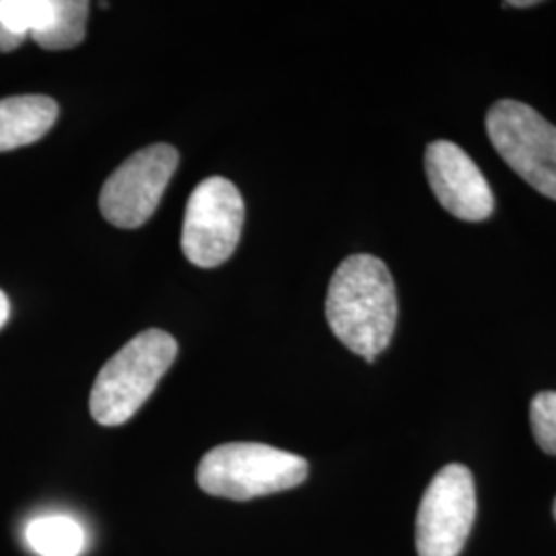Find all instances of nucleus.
<instances>
[{
    "instance_id": "1",
    "label": "nucleus",
    "mask_w": 556,
    "mask_h": 556,
    "mask_svg": "<svg viewBox=\"0 0 556 556\" xmlns=\"http://www.w3.org/2000/svg\"><path fill=\"white\" fill-rule=\"evenodd\" d=\"M326 319L349 351L374 363L396 330V285L388 266L369 254L344 260L328 287Z\"/></svg>"
},
{
    "instance_id": "2",
    "label": "nucleus",
    "mask_w": 556,
    "mask_h": 556,
    "mask_svg": "<svg viewBox=\"0 0 556 556\" xmlns=\"http://www.w3.org/2000/svg\"><path fill=\"white\" fill-rule=\"evenodd\" d=\"M176 357L178 342L172 334L157 328L140 332L101 367L89 397L91 417L103 427L128 422L155 392Z\"/></svg>"
},
{
    "instance_id": "3",
    "label": "nucleus",
    "mask_w": 556,
    "mask_h": 556,
    "mask_svg": "<svg viewBox=\"0 0 556 556\" xmlns=\"http://www.w3.org/2000/svg\"><path fill=\"white\" fill-rule=\"evenodd\" d=\"M309 464L291 452L262 443H225L200 459L199 486L213 497L250 501L295 489Z\"/></svg>"
},
{
    "instance_id": "4",
    "label": "nucleus",
    "mask_w": 556,
    "mask_h": 556,
    "mask_svg": "<svg viewBox=\"0 0 556 556\" xmlns=\"http://www.w3.org/2000/svg\"><path fill=\"white\" fill-rule=\"evenodd\" d=\"M486 132L503 161L540 194L556 200V126L521 101H497Z\"/></svg>"
},
{
    "instance_id": "5",
    "label": "nucleus",
    "mask_w": 556,
    "mask_h": 556,
    "mask_svg": "<svg viewBox=\"0 0 556 556\" xmlns=\"http://www.w3.org/2000/svg\"><path fill=\"white\" fill-rule=\"evenodd\" d=\"M243 227V199L225 178L200 181L188 200L181 250L199 268H217L231 258Z\"/></svg>"
},
{
    "instance_id": "6",
    "label": "nucleus",
    "mask_w": 556,
    "mask_h": 556,
    "mask_svg": "<svg viewBox=\"0 0 556 556\" xmlns=\"http://www.w3.org/2000/svg\"><path fill=\"white\" fill-rule=\"evenodd\" d=\"M477 517L472 472L462 464L441 468L427 486L417 516L418 556H457Z\"/></svg>"
},
{
    "instance_id": "7",
    "label": "nucleus",
    "mask_w": 556,
    "mask_h": 556,
    "mask_svg": "<svg viewBox=\"0 0 556 556\" xmlns=\"http://www.w3.org/2000/svg\"><path fill=\"white\" fill-rule=\"evenodd\" d=\"M172 144H151L124 161L105 179L100 194L103 219L119 229H137L153 217L161 197L178 169Z\"/></svg>"
},
{
    "instance_id": "8",
    "label": "nucleus",
    "mask_w": 556,
    "mask_h": 556,
    "mask_svg": "<svg viewBox=\"0 0 556 556\" xmlns=\"http://www.w3.org/2000/svg\"><path fill=\"white\" fill-rule=\"evenodd\" d=\"M425 169L439 204L462 220L489 219L495 197L472 157L452 140H435L427 147Z\"/></svg>"
},
{
    "instance_id": "9",
    "label": "nucleus",
    "mask_w": 556,
    "mask_h": 556,
    "mask_svg": "<svg viewBox=\"0 0 556 556\" xmlns=\"http://www.w3.org/2000/svg\"><path fill=\"white\" fill-rule=\"evenodd\" d=\"M56 118L59 103L48 96H15L0 100V153L46 137Z\"/></svg>"
},
{
    "instance_id": "10",
    "label": "nucleus",
    "mask_w": 556,
    "mask_h": 556,
    "mask_svg": "<svg viewBox=\"0 0 556 556\" xmlns=\"http://www.w3.org/2000/svg\"><path fill=\"white\" fill-rule=\"evenodd\" d=\"M25 544L38 556H80L87 534L75 517L41 516L25 526Z\"/></svg>"
},
{
    "instance_id": "11",
    "label": "nucleus",
    "mask_w": 556,
    "mask_h": 556,
    "mask_svg": "<svg viewBox=\"0 0 556 556\" xmlns=\"http://www.w3.org/2000/svg\"><path fill=\"white\" fill-rule=\"evenodd\" d=\"M89 17V2L85 0H59V11L52 25L34 41L43 50H68L79 46L85 38Z\"/></svg>"
},
{
    "instance_id": "12",
    "label": "nucleus",
    "mask_w": 556,
    "mask_h": 556,
    "mask_svg": "<svg viewBox=\"0 0 556 556\" xmlns=\"http://www.w3.org/2000/svg\"><path fill=\"white\" fill-rule=\"evenodd\" d=\"M530 422L538 447L556 456V392H540L530 406Z\"/></svg>"
},
{
    "instance_id": "13",
    "label": "nucleus",
    "mask_w": 556,
    "mask_h": 556,
    "mask_svg": "<svg viewBox=\"0 0 556 556\" xmlns=\"http://www.w3.org/2000/svg\"><path fill=\"white\" fill-rule=\"evenodd\" d=\"M23 38L20 36H15V34H11L4 25H2V21H0V52H13V50H17L21 43H23Z\"/></svg>"
},
{
    "instance_id": "14",
    "label": "nucleus",
    "mask_w": 556,
    "mask_h": 556,
    "mask_svg": "<svg viewBox=\"0 0 556 556\" xmlns=\"http://www.w3.org/2000/svg\"><path fill=\"white\" fill-rule=\"evenodd\" d=\"M11 316V305H9V298L4 295V291L0 289V330L4 328V324L9 321Z\"/></svg>"
},
{
    "instance_id": "15",
    "label": "nucleus",
    "mask_w": 556,
    "mask_h": 556,
    "mask_svg": "<svg viewBox=\"0 0 556 556\" xmlns=\"http://www.w3.org/2000/svg\"><path fill=\"white\" fill-rule=\"evenodd\" d=\"M538 0H509L505 2V7H519V9H526V7H536Z\"/></svg>"
},
{
    "instance_id": "16",
    "label": "nucleus",
    "mask_w": 556,
    "mask_h": 556,
    "mask_svg": "<svg viewBox=\"0 0 556 556\" xmlns=\"http://www.w3.org/2000/svg\"><path fill=\"white\" fill-rule=\"evenodd\" d=\"M555 517H556V498H555Z\"/></svg>"
}]
</instances>
